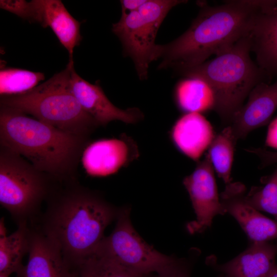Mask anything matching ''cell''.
Segmentation results:
<instances>
[{
    "label": "cell",
    "mask_w": 277,
    "mask_h": 277,
    "mask_svg": "<svg viewBox=\"0 0 277 277\" xmlns=\"http://www.w3.org/2000/svg\"><path fill=\"white\" fill-rule=\"evenodd\" d=\"M46 201L36 226L56 245L72 270L96 251L118 209L76 179L57 181Z\"/></svg>",
    "instance_id": "6da1fadb"
},
{
    "label": "cell",
    "mask_w": 277,
    "mask_h": 277,
    "mask_svg": "<svg viewBox=\"0 0 277 277\" xmlns=\"http://www.w3.org/2000/svg\"><path fill=\"white\" fill-rule=\"evenodd\" d=\"M263 1L234 0L212 6L201 3L196 17L188 29L171 43L156 45L153 61L159 69L177 71L201 64L248 34L253 16Z\"/></svg>",
    "instance_id": "7a4b0ae2"
},
{
    "label": "cell",
    "mask_w": 277,
    "mask_h": 277,
    "mask_svg": "<svg viewBox=\"0 0 277 277\" xmlns=\"http://www.w3.org/2000/svg\"><path fill=\"white\" fill-rule=\"evenodd\" d=\"M89 138L64 132L18 110L1 106L0 145L57 181L76 179Z\"/></svg>",
    "instance_id": "3957f363"
},
{
    "label": "cell",
    "mask_w": 277,
    "mask_h": 277,
    "mask_svg": "<svg viewBox=\"0 0 277 277\" xmlns=\"http://www.w3.org/2000/svg\"><path fill=\"white\" fill-rule=\"evenodd\" d=\"M250 52L248 34L213 59L177 71L209 86L214 97L213 110L227 126L251 90L260 83H267L270 77L253 62Z\"/></svg>",
    "instance_id": "277c9868"
},
{
    "label": "cell",
    "mask_w": 277,
    "mask_h": 277,
    "mask_svg": "<svg viewBox=\"0 0 277 277\" xmlns=\"http://www.w3.org/2000/svg\"><path fill=\"white\" fill-rule=\"evenodd\" d=\"M73 61L22 94L1 96V106L18 110L64 132L89 137L100 125L82 108L70 87Z\"/></svg>",
    "instance_id": "5b68a950"
},
{
    "label": "cell",
    "mask_w": 277,
    "mask_h": 277,
    "mask_svg": "<svg viewBox=\"0 0 277 277\" xmlns=\"http://www.w3.org/2000/svg\"><path fill=\"white\" fill-rule=\"evenodd\" d=\"M57 180L20 154L0 145V203L17 225L35 221Z\"/></svg>",
    "instance_id": "8992f818"
},
{
    "label": "cell",
    "mask_w": 277,
    "mask_h": 277,
    "mask_svg": "<svg viewBox=\"0 0 277 277\" xmlns=\"http://www.w3.org/2000/svg\"><path fill=\"white\" fill-rule=\"evenodd\" d=\"M187 2L183 0H147L137 10L122 12L112 25V32L118 37L126 55L133 60L139 78L145 80L149 64L153 61L159 29L169 11Z\"/></svg>",
    "instance_id": "52a82bcc"
},
{
    "label": "cell",
    "mask_w": 277,
    "mask_h": 277,
    "mask_svg": "<svg viewBox=\"0 0 277 277\" xmlns=\"http://www.w3.org/2000/svg\"><path fill=\"white\" fill-rule=\"evenodd\" d=\"M115 226L105 237L97 250L137 275L159 274L170 267L176 258L168 256L148 244L136 231L130 217V209H118Z\"/></svg>",
    "instance_id": "ba28073f"
},
{
    "label": "cell",
    "mask_w": 277,
    "mask_h": 277,
    "mask_svg": "<svg viewBox=\"0 0 277 277\" xmlns=\"http://www.w3.org/2000/svg\"><path fill=\"white\" fill-rule=\"evenodd\" d=\"M183 184L187 189L196 219L189 222L190 233H202L210 227L213 218L226 213L221 202L214 174V168L207 154L198 163L193 172L185 177Z\"/></svg>",
    "instance_id": "9c48e42d"
},
{
    "label": "cell",
    "mask_w": 277,
    "mask_h": 277,
    "mask_svg": "<svg viewBox=\"0 0 277 277\" xmlns=\"http://www.w3.org/2000/svg\"><path fill=\"white\" fill-rule=\"evenodd\" d=\"M246 187L240 182L230 183L220 200L226 211L239 223L251 242L277 239V222L264 215L245 199Z\"/></svg>",
    "instance_id": "30bf717a"
},
{
    "label": "cell",
    "mask_w": 277,
    "mask_h": 277,
    "mask_svg": "<svg viewBox=\"0 0 277 277\" xmlns=\"http://www.w3.org/2000/svg\"><path fill=\"white\" fill-rule=\"evenodd\" d=\"M70 87L82 108L98 123L106 126L113 121L134 124L142 119V112L136 108L126 110L114 106L107 98L97 82L92 84L82 78L71 69Z\"/></svg>",
    "instance_id": "8fae6325"
},
{
    "label": "cell",
    "mask_w": 277,
    "mask_h": 277,
    "mask_svg": "<svg viewBox=\"0 0 277 277\" xmlns=\"http://www.w3.org/2000/svg\"><path fill=\"white\" fill-rule=\"evenodd\" d=\"M138 154L134 142L126 136L90 143L85 149L81 161L86 172L93 176L114 173Z\"/></svg>",
    "instance_id": "7c38bea8"
},
{
    "label": "cell",
    "mask_w": 277,
    "mask_h": 277,
    "mask_svg": "<svg viewBox=\"0 0 277 277\" xmlns=\"http://www.w3.org/2000/svg\"><path fill=\"white\" fill-rule=\"evenodd\" d=\"M28 260L17 277H73L56 245L36 226H30Z\"/></svg>",
    "instance_id": "4fadbf2b"
},
{
    "label": "cell",
    "mask_w": 277,
    "mask_h": 277,
    "mask_svg": "<svg viewBox=\"0 0 277 277\" xmlns=\"http://www.w3.org/2000/svg\"><path fill=\"white\" fill-rule=\"evenodd\" d=\"M277 244L269 241L251 242L248 248L230 261L223 264L211 255L206 264L228 277H267L277 267Z\"/></svg>",
    "instance_id": "5bb4252c"
},
{
    "label": "cell",
    "mask_w": 277,
    "mask_h": 277,
    "mask_svg": "<svg viewBox=\"0 0 277 277\" xmlns=\"http://www.w3.org/2000/svg\"><path fill=\"white\" fill-rule=\"evenodd\" d=\"M248 35L257 65L270 77L277 74V1H269L255 14Z\"/></svg>",
    "instance_id": "9a60e30c"
},
{
    "label": "cell",
    "mask_w": 277,
    "mask_h": 277,
    "mask_svg": "<svg viewBox=\"0 0 277 277\" xmlns=\"http://www.w3.org/2000/svg\"><path fill=\"white\" fill-rule=\"evenodd\" d=\"M277 108V79L272 84L263 82L250 92L245 105L234 114L230 124L237 141L266 125Z\"/></svg>",
    "instance_id": "2e32d148"
},
{
    "label": "cell",
    "mask_w": 277,
    "mask_h": 277,
    "mask_svg": "<svg viewBox=\"0 0 277 277\" xmlns=\"http://www.w3.org/2000/svg\"><path fill=\"white\" fill-rule=\"evenodd\" d=\"M173 142L185 155L197 161L214 136L210 122L200 113H188L175 123L171 132Z\"/></svg>",
    "instance_id": "e0dca14e"
},
{
    "label": "cell",
    "mask_w": 277,
    "mask_h": 277,
    "mask_svg": "<svg viewBox=\"0 0 277 277\" xmlns=\"http://www.w3.org/2000/svg\"><path fill=\"white\" fill-rule=\"evenodd\" d=\"M42 23L44 27H49L61 44L66 49L69 61H73L74 47L82 39L80 32L81 23L68 12L61 1L40 0Z\"/></svg>",
    "instance_id": "ac0fdd59"
},
{
    "label": "cell",
    "mask_w": 277,
    "mask_h": 277,
    "mask_svg": "<svg viewBox=\"0 0 277 277\" xmlns=\"http://www.w3.org/2000/svg\"><path fill=\"white\" fill-rule=\"evenodd\" d=\"M30 226L27 223L17 225V229L8 235L4 219L0 220V275L9 276L17 273L23 266L24 255L28 253Z\"/></svg>",
    "instance_id": "d6986e66"
},
{
    "label": "cell",
    "mask_w": 277,
    "mask_h": 277,
    "mask_svg": "<svg viewBox=\"0 0 277 277\" xmlns=\"http://www.w3.org/2000/svg\"><path fill=\"white\" fill-rule=\"evenodd\" d=\"M175 97L179 107L188 113H200L213 109L214 97L209 86L196 78H189L177 86Z\"/></svg>",
    "instance_id": "ffe728a7"
},
{
    "label": "cell",
    "mask_w": 277,
    "mask_h": 277,
    "mask_svg": "<svg viewBox=\"0 0 277 277\" xmlns=\"http://www.w3.org/2000/svg\"><path fill=\"white\" fill-rule=\"evenodd\" d=\"M236 141L231 126L228 125L214 137L208 149L207 154L212 166L226 185L231 183L230 174Z\"/></svg>",
    "instance_id": "44dd1931"
},
{
    "label": "cell",
    "mask_w": 277,
    "mask_h": 277,
    "mask_svg": "<svg viewBox=\"0 0 277 277\" xmlns=\"http://www.w3.org/2000/svg\"><path fill=\"white\" fill-rule=\"evenodd\" d=\"M72 271L73 277L150 276H141L130 271L98 250Z\"/></svg>",
    "instance_id": "7402d4cb"
},
{
    "label": "cell",
    "mask_w": 277,
    "mask_h": 277,
    "mask_svg": "<svg viewBox=\"0 0 277 277\" xmlns=\"http://www.w3.org/2000/svg\"><path fill=\"white\" fill-rule=\"evenodd\" d=\"M44 79L45 75L42 72L15 68H3L0 71L1 96L25 93Z\"/></svg>",
    "instance_id": "603a6c76"
},
{
    "label": "cell",
    "mask_w": 277,
    "mask_h": 277,
    "mask_svg": "<svg viewBox=\"0 0 277 277\" xmlns=\"http://www.w3.org/2000/svg\"><path fill=\"white\" fill-rule=\"evenodd\" d=\"M245 199L259 211L277 216V168L263 186L251 188Z\"/></svg>",
    "instance_id": "cb8c5ba5"
},
{
    "label": "cell",
    "mask_w": 277,
    "mask_h": 277,
    "mask_svg": "<svg viewBox=\"0 0 277 277\" xmlns=\"http://www.w3.org/2000/svg\"><path fill=\"white\" fill-rule=\"evenodd\" d=\"M1 8L12 13L31 23L41 25L42 16L39 0L0 1Z\"/></svg>",
    "instance_id": "d4e9b609"
},
{
    "label": "cell",
    "mask_w": 277,
    "mask_h": 277,
    "mask_svg": "<svg viewBox=\"0 0 277 277\" xmlns=\"http://www.w3.org/2000/svg\"><path fill=\"white\" fill-rule=\"evenodd\" d=\"M191 263L185 259H176L174 263L164 271L154 277H190Z\"/></svg>",
    "instance_id": "484cf974"
},
{
    "label": "cell",
    "mask_w": 277,
    "mask_h": 277,
    "mask_svg": "<svg viewBox=\"0 0 277 277\" xmlns=\"http://www.w3.org/2000/svg\"><path fill=\"white\" fill-rule=\"evenodd\" d=\"M266 145L277 150V117L270 124L266 138ZM272 154L273 160H277V153Z\"/></svg>",
    "instance_id": "4316f807"
},
{
    "label": "cell",
    "mask_w": 277,
    "mask_h": 277,
    "mask_svg": "<svg viewBox=\"0 0 277 277\" xmlns=\"http://www.w3.org/2000/svg\"><path fill=\"white\" fill-rule=\"evenodd\" d=\"M147 0H122L121 1L122 12L129 13L139 9Z\"/></svg>",
    "instance_id": "83f0119b"
},
{
    "label": "cell",
    "mask_w": 277,
    "mask_h": 277,
    "mask_svg": "<svg viewBox=\"0 0 277 277\" xmlns=\"http://www.w3.org/2000/svg\"><path fill=\"white\" fill-rule=\"evenodd\" d=\"M267 277H277V267L275 268Z\"/></svg>",
    "instance_id": "f1b7e54d"
},
{
    "label": "cell",
    "mask_w": 277,
    "mask_h": 277,
    "mask_svg": "<svg viewBox=\"0 0 277 277\" xmlns=\"http://www.w3.org/2000/svg\"><path fill=\"white\" fill-rule=\"evenodd\" d=\"M218 277H228L227 276V275L224 274H221L220 275H219Z\"/></svg>",
    "instance_id": "f546056e"
},
{
    "label": "cell",
    "mask_w": 277,
    "mask_h": 277,
    "mask_svg": "<svg viewBox=\"0 0 277 277\" xmlns=\"http://www.w3.org/2000/svg\"><path fill=\"white\" fill-rule=\"evenodd\" d=\"M0 277H9L8 276L3 275H0Z\"/></svg>",
    "instance_id": "4dcf8cb0"
},
{
    "label": "cell",
    "mask_w": 277,
    "mask_h": 277,
    "mask_svg": "<svg viewBox=\"0 0 277 277\" xmlns=\"http://www.w3.org/2000/svg\"><path fill=\"white\" fill-rule=\"evenodd\" d=\"M154 274L150 276L149 277H154Z\"/></svg>",
    "instance_id": "1f68e13d"
}]
</instances>
